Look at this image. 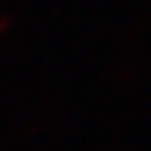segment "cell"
I'll list each match as a JSON object with an SVG mask.
<instances>
[{
  "label": "cell",
  "instance_id": "cell-1",
  "mask_svg": "<svg viewBox=\"0 0 151 151\" xmlns=\"http://www.w3.org/2000/svg\"><path fill=\"white\" fill-rule=\"evenodd\" d=\"M5 27H11V16H0V32H3Z\"/></svg>",
  "mask_w": 151,
  "mask_h": 151
}]
</instances>
